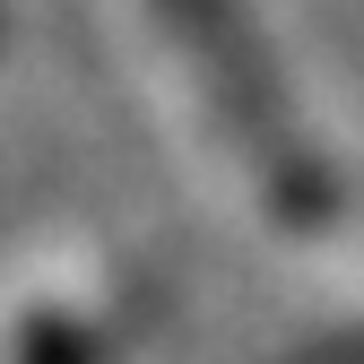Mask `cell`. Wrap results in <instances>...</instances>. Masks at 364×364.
<instances>
[{
	"label": "cell",
	"mask_w": 364,
	"mask_h": 364,
	"mask_svg": "<svg viewBox=\"0 0 364 364\" xmlns=\"http://www.w3.org/2000/svg\"><path fill=\"white\" fill-rule=\"evenodd\" d=\"M139 9L173 43V61L200 78L208 130L225 139V156L252 173L260 208L278 225H321L330 200H338L330 191V156H312L278 70L260 61V35H243V9L235 0H139Z\"/></svg>",
	"instance_id": "cell-1"
}]
</instances>
